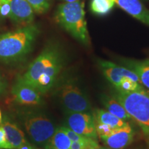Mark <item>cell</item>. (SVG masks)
Returning a JSON list of instances; mask_svg holds the SVG:
<instances>
[{"label": "cell", "mask_w": 149, "mask_h": 149, "mask_svg": "<svg viewBox=\"0 0 149 149\" xmlns=\"http://www.w3.org/2000/svg\"><path fill=\"white\" fill-rule=\"evenodd\" d=\"M64 64V55L60 46L51 42L17 79L44 95L57 84Z\"/></svg>", "instance_id": "obj_1"}, {"label": "cell", "mask_w": 149, "mask_h": 149, "mask_svg": "<svg viewBox=\"0 0 149 149\" xmlns=\"http://www.w3.org/2000/svg\"><path fill=\"white\" fill-rule=\"evenodd\" d=\"M40 33L39 26L32 23L0 35V61L12 64L25 58Z\"/></svg>", "instance_id": "obj_2"}, {"label": "cell", "mask_w": 149, "mask_h": 149, "mask_svg": "<svg viewBox=\"0 0 149 149\" xmlns=\"http://www.w3.org/2000/svg\"><path fill=\"white\" fill-rule=\"evenodd\" d=\"M56 23L84 46H91L87 27L84 3L82 0L72 3L62 2L58 5L55 15Z\"/></svg>", "instance_id": "obj_3"}, {"label": "cell", "mask_w": 149, "mask_h": 149, "mask_svg": "<svg viewBox=\"0 0 149 149\" xmlns=\"http://www.w3.org/2000/svg\"><path fill=\"white\" fill-rule=\"evenodd\" d=\"M113 96L124 107L132 120L137 123L145 139L149 141V91H115Z\"/></svg>", "instance_id": "obj_4"}, {"label": "cell", "mask_w": 149, "mask_h": 149, "mask_svg": "<svg viewBox=\"0 0 149 149\" xmlns=\"http://www.w3.org/2000/svg\"><path fill=\"white\" fill-rule=\"evenodd\" d=\"M19 118L33 144L45 148L57 129L53 122L45 115L35 111H24Z\"/></svg>", "instance_id": "obj_5"}, {"label": "cell", "mask_w": 149, "mask_h": 149, "mask_svg": "<svg viewBox=\"0 0 149 149\" xmlns=\"http://www.w3.org/2000/svg\"><path fill=\"white\" fill-rule=\"evenodd\" d=\"M57 95L66 113L89 112L91 104L74 77H67L60 81Z\"/></svg>", "instance_id": "obj_6"}, {"label": "cell", "mask_w": 149, "mask_h": 149, "mask_svg": "<svg viewBox=\"0 0 149 149\" xmlns=\"http://www.w3.org/2000/svg\"><path fill=\"white\" fill-rule=\"evenodd\" d=\"M66 124V126L77 134L91 139H97L95 121L90 112L67 113Z\"/></svg>", "instance_id": "obj_7"}, {"label": "cell", "mask_w": 149, "mask_h": 149, "mask_svg": "<svg viewBox=\"0 0 149 149\" xmlns=\"http://www.w3.org/2000/svg\"><path fill=\"white\" fill-rule=\"evenodd\" d=\"M97 62L102 74L115 88L127 78H130L140 82L137 74L126 66H120L112 61L102 59H98Z\"/></svg>", "instance_id": "obj_8"}, {"label": "cell", "mask_w": 149, "mask_h": 149, "mask_svg": "<svg viewBox=\"0 0 149 149\" xmlns=\"http://www.w3.org/2000/svg\"><path fill=\"white\" fill-rule=\"evenodd\" d=\"M12 95L17 103L26 107L39 106L43 103L42 94L37 89L17 79L12 88Z\"/></svg>", "instance_id": "obj_9"}, {"label": "cell", "mask_w": 149, "mask_h": 149, "mask_svg": "<svg viewBox=\"0 0 149 149\" xmlns=\"http://www.w3.org/2000/svg\"><path fill=\"white\" fill-rule=\"evenodd\" d=\"M8 1L10 8V20L22 26L33 23L35 13L27 0Z\"/></svg>", "instance_id": "obj_10"}, {"label": "cell", "mask_w": 149, "mask_h": 149, "mask_svg": "<svg viewBox=\"0 0 149 149\" xmlns=\"http://www.w3.org/2000/svg\"><path fill=\"white\" fill-rule=\"evenodd\" d=\"M135 130L130 124L124 127L116 128L109 135L101 138L104 143L111 149H124L134 140Z\"/></svg>", "instance_id": "obj_11"}, {"label": "cell", "mask_w": 149, "mask_h": 149, "mask_svg": "<svg viewBox=\"0 0 149 149\" xmlns=\"http://www.w3.org/2000/svg\"><path fill=\"white\" fill-rule=\"evenodd\" d=\"M1 124L6 132L9 149L17 148L27 141L23 130L8 115H5L2 117Z\"/></svg>", "instance_id": "obj_12"}, {"label": "cell", "mask_w": 149, "mask_h": 149, "mask_svg": "<svg viewBox=\"0 0 149 149\" xmlns=\"http://www.w3.org/2000/svg\"><path fill=\"white\" fill-rule=\"evenodd\" d=\"M115 5L141 23L149 26V10L141 0H114Z\"/></svg>", "instance_id": "obj_13"}, {"label": "cell", "mask_w": 149, "mask_h": 149, "mask_svg": "<svg viewBox=\"0 0 149 149\" xmlns=\"http://www.w3.org/2000/svg\"><path fill=\"white\" fill-rule=\"evenodd\" d=\"M120 61L126 68L133 70L138 77L141 84L149 90V59L139 60L121 58Z\"/></svg>", "instance_id": "obj_14"}, {"label": "cell", "mask_w": 149, "mask_h": 149, "mask_svg": "<svg viewBox=\"0 0 149 149\" xmlns=\"http://www.w3.org/2000/svg\"><path fill=\"white\" fill-rule=\"evenodd\" d=\"M101 101L106 110L112 115L126 122L132 120L126 109L113 95H102Z\"/></svg>", "instance_id": "obj_15"}, {"label": "cell", "mask_w": 149, "mask_h": 149, "mask_svg": "<svg viewBox=\"0 0 149 149\" xmlns=\"http://www.w3.org/2000/svg\"><path fill=\"white\" fill-rule=\"evenodd\" d=\"M93 114L95 122L107 124L114 129L124 127L129 124L128 122L121 120L115 115H112L107 110L96 109Z\"/></svg>", "instance_id": "obj_16"}, {"label": "cell", "mask_w": 149, "mask_h": 149, "mask_svg": "<svg viewBox=\"0 0 149 149\" xmlns=\"http://www.w3.org/2000/svg\"><path fill=\"white\" fill-rule=\"evenodd\" d=\"M71 140L62 126L57 128L55 133L49 139L45 149H70Z\"/></svg>", "instance_id": "obj_17"}, {"label": "cell", "mask_w": 149, "mask_h": 149, "mask_svg": "<svg viewBox=\"0 0 149 149\" xmlns=\"http://www.w3.org/2000/svg\"><path fill=\"white\" fill-rule=\"evenodd\" d=\"M115 6L114 0H91L90 10L97 16L104 17L109 15Z\"/></svg>", "instance_id": "obj_18"}, {"label": "cell", "mask_w": 149, "mask_h": 149, "mask_svg": "<svg viewBox=\"0 0 149 149\" xmlns=\"http://www.w3.org/2000/svg\"><path fill=\"white\" fill-rule=\"evenodd\" d=\"M115 91L121 93H129L144 90V87L141 84L140 82L135 81L130 78L125 79L120 83V84L115 88Z\"/></svg>", "instance_id": "obj_19"}, {"label": "cell", "mask_w": 149, "mask_h": 149, "mask_svg": "<svg viewBox=\"0 0 149 149\" xmlns=\"http://www.w3.org/2000/svg\"><path fill=\"white\" fill-rule=\"evenodd\" d=\"M35 13L37 14H44L49 10L51 0H27Z\"/></svg>", "instance_id": "obj_20"}, {"label": "cell", "mask_w": 149, "mask_h": 149, "mask_svg": "<svg viewBox=\"0 0 149 149\" xmlns=\"http://www.w3.org/2000/svg\"><path fill=\"white\" fill-rule=\"evenodd\" d=\"M100 146L97 139L88 138L86 140L72 141L70 149H89Z\"/></svg>", "instance_id": "obj_21"}, {"label": "cell", "mask_w": 149, "mask_h": 149, "mask_svg": "<svg viewBox=\"0 0 149 149\" xmlns=\"http://www.w3.org/2000/svg\"><path fill=\"white\" fill-rule=\"evenodd\" d=\"M95 128L97 136L100 138L109 135L115 130L114 128L107 125V124L97 122H95Z\"/></svg>", "instance_id": "obj_22"}, {"label": "cell", "mask_w": 149, "mask_h": 149, "mask_svg": "<svg viewBox=\"0 0 149 149\" xmlns=\"http://www.w3.org/2000/svg\"><path fill=\"white\" fill-rule=\"evenodd\" d=\"M10 16V8L8 0H0V17L9 18Z\"/></svg>", "instance_id": "obj_23"}, {"label": "cell", "mask_w": 149, "mask_h": 149, "mask_svg": "<svg viewBox=\"0 0 149 149\" xmlns=\"http://www.w3.org/2000/svg\"><path fill=\"white\" fill-rule=\"evenodd\" d=\"M0 149H9L6 132L1 124H0Z\"/></svg>", "instance_id": "obj_24"}, {"label": "cell", "mask_w": 149, "mask_h": 149, "mask_svg": "<svg viewBox=\"0 0 149 149\" xmlns=\"http://www.w3.org/2000/svg\"><path fill=\"white\" fill-rule=\"evenodd\" d=\"M7 88L6 80L3 77L2 74L0 73V96L2 95Z\"/></svg>", "instance_id": "obj_25"}, {"label": "cell", "mask_w": 149, "mask_h": 149, "mask_svg": "<svg viewBox=\"0 0 149 149\" xmlns=\"http://www.w3.org/2000/svg\"><path fill=\"white\" fill-rule=\"evenodd\" d=\"M35 147L29 143V141H26L25 143H24L23 144H22L19 147H18L17 148L15 149H34Z\"/></svg>", "instance_id": "obj_26"}, {"label": "cell", "mask_w": 149, "mask_h": 149, "mask_svg": "<svg viewBox=\"0 0 149 149\" xmlns=\"http://www.w3.org/2000/svg\"><path fill=\"white\" fill-rule=\"evenodd\" d=\"M62 2L64 3H72V2H75V1H79V0H61Z\"/></svg>", "instance_id": "obj_27"}, {"label": "cell", "mask_w": 149, "mask_h": 149, "mask_svg": "<svg viewBox=\"0 0 149 149\" xmlns=\"http://www.w3.org/2000/svg\"><path fill=\"white\" fill-rule=\"evenodd\" d=\"M89 149H105V147H102L100 146H96V147H93V148H91Z\"/></svg>", "instance_id": "obj_28"}, {"label": "cell", "mask_w": 149, "mask_h": 149, "mask_svg": "<svg viewBox=\"0 0 149 149\" xmlns=\"http://www.w3.org/2000/svg\"><path fill=\"white\" fill-rule=\"evenodd\" d=\"M2 115H1V110H0V124H1V121H2Z\"/></svg>", "instance_id": "obj_29"}, {"label": "cell", "mask_w": 149, "mask_h": 149, "mask_svg": "<svg viewBox=\"0 0 149 149\" xmlns=\"http://www.w3.org/2000/svg\"><path fill=\"white\" fill-rule=\"evenodd\" d=\"M147 149H149V141H148V148Z\"/></svg>", "instance_id": "obj_30"}, {"label": "cell", "mask_w": 149, "mask_h": 149, "mask_svg": "<svg viewBox=\"0 0 149 149\" xmlns=\"http://www.w3.org/2000/svg\"><path fill=\"white\" fill-rule=\"evenodd\" d=\"M34 149H45V148H35Z\"/></svg>", "instance_id": "obj_31"}, {"label": "cell", "mask_w": 149, "mask_h": 149, "mask_svg": "<svg viewBox=\"0 0 149 149\" xmlns=\"http://www.w3.org/2000/svg\"><path fill=\"white\" fill-rule=\"evenodd\" d=\"M105 149H111V148H105Z\"/></svg>", "instance_id": "obj_32"}]
</instances>
